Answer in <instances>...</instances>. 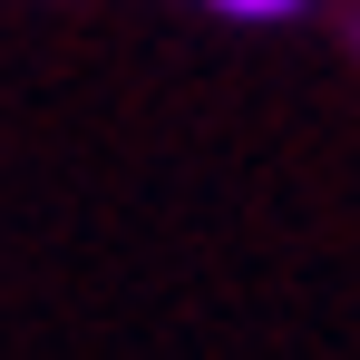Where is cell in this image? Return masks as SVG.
<instances>
[{"label": "cell", "mask_w": 360, "mask_h": 360, "mask_svg": "<svg viewBox=\"0 0 360 360\" xmlns=\"http://www.w3.org/2000/svg\"><path fill=\"white\" fill-rule=\"evenodd\" d=\"M205 10H224V20H292L302 0H205Z\"/></svg>", "instance_id": "cell-1"}]
</instances>
